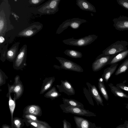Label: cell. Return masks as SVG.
<instances>
[{
    "label": "cell",
    "instance_id": "cell-1",
    "mask_svg": "<svg viewBox=\"0 0 128 128\" xmlns=\"http://www.w3.org/2000/svg\"><path fill=\"white\" fill-rule=\"evenodd\" d=\"M0 36H4L6 33L12 28L9 20L10 8L8 0L0 4Z\"/></svg>",
    "mask_w": 128,
    "mask_h": 128
},
{
    "label": "cell",
    "instance_id": "cell-2",
    "mask_svg": "<svg viewBox=\"0 0 128 128\" xmlns=\"http://www.w3.org/2000/svg\"><path fill=\"white\" fill-rule=\"evenodd\" d=\"M128 42L126 40H118L111 44L102 52V53L96 58L98 59L101 57L112 56L127 50V46Z\"/></svg>",
    "mask_w": 128,
    "mask_h": 128
},
{
    "label": "cell",
    "instance_id": "cell-3",
    "mask_svg": "<svg viewBox=\"0 0 128 128\" xmlns=\"http://www.w3.org/2000/svg\"><path fill=\"white\" fill-rule=\"evenodd\" d=\"M98 38V36L94 34H90L78 39L72 38L64 40L62 41V42L67 45L82 47L91 44Z\"/></svg>",
    "mask_w": 128,
    "mask_h": 128
},
{
    "label": "cell",
    "instance_id": "cell-4",
    "mask_svg": "<svg viewBox=\"0 0 128 128\" xmlns=\"http://www.w3.org/2000/svg\"><path fill=\"white\" fill-rule=\"evenodd\" d=\"M87 22L86 20L79 18H74L67 20L60 25L56 31V34H60L68 26L74 29H77L80 28L82 23Z\"/></svg>",
    "mask_w": 128,
    "mask_h": 128
},
{
    "label": "cell",
    "instance_id": "cell-5",
    "mask_svg": "<svg viewBox=\"0 0 128 128\" xmlns=\"http://www.w3.org/2000/svg\"><path fill=\"white\" fill-rule=\"evenodd\" d=\"M60 106L63 112L71 113L78 116H96V114L89 111L88 110L82 109L80 108L67 106L64 104H61Z\"/></svg>",
    "mask_w": 128,
    "mask_h": 128
},
{
    "label": "cell",
    "instance_id": "cell-6",
    "mask_svg": "<svg viewBox=\"0 0 128 128\" xmlns=\"http://www.w3.org/2000/svg\"><path fill=\"white\" fill-rule=\"evenodd\" d=\"M56 58L60 62V66H58V67H55L56 68L78 72L84 71L83 68L80 66L72 61L59 57H56Z\"/></svg>",
    "mask_w": 128,
    "mask_h": 128
},
{
    "label": "cell",
    "instance_id": "cell-7",
    "mask_svg": "<svg viewBox=\"0 0 128 128\" xmlns=\"http://www.w3.org/2000/svg\"><path fill=\"white\" fill-rule=\"evenodd\" d=\"M27 51V46L25 44L20 49L15 60L13 62V67L14 69L20 70L26 65Z\"/></svg>",
    "mask_w": 128,
    "mask_h": 128
},
{
    "label": "cell",
    "instance_id": "cell-8",
    "mask_svg": "<svg viewBox=\"0 0 128 128\" xmlns=\"http://www.w3.org/2000/svg\"><path fill=\"white\" fill-rule=\"evenodd\" d=\"M60 0H49L38 10L42 14H54L59 10L58 5Z\"/></svg>",
    "mask_w": 128,
    "mask_h": 128
},
{
    "label": "cell",
    "instance_id": "cell-9",
    "mask_svg": "<svg viewBox=\"0 0 128 128\" xmlns=\"http://www.w3.org/2000/svg\"><path fill=\"white\" fill-rule=\"evenodd\" d=\"M14 80V82L13 85H10L8 84V93H14L16 100L18 99L22 96L24 89L22 83L20 80L19 76L18 75L16 76Z\"/></svg>",
    "mask_w": 128,
    "mask_h": 128
},
{
    "label": "cell",
    "instance_id": "cell-10",
    "mask_svg": "<svg viewBox=\"0 0 128 128\" xmlns=\"http://www.w3.org/2000/svg\"><path fill=\"white\" fill-rule=\"evenodd\" d=\"M42 24L39 22H35L31 24L28 28L20 32L18 36L25 37H29L36 34L42 28Z\"/></svg>",
    "mask_w": 128,
    "mask_h": 128
},
{
    "label": "cell",
    "instance_id": "cell-11",
    "mask_svg": "<svg viewBox=\"0 0 128 128\" xmlns=\"http://www.w3.org/2000/svg\"><path fill=\"white\" fill-rule=\"evenodd\" d=\"M113 26L119 31L128 30V16L120 15L112 20Z\"/></svg>",
    "mask_w": 128,
    "mask_h": 128
},
{
    "label": "cell",
    "instance_id": "cell-12",
    "mask_svg": "<svg viewBox=\"0 0 128 128\" xmlns=\"http://www.w3.org/2000/svg\"><path fill=\"white\" fill-rule=\"evenodd\" d=\"M74 118L76 128H102L96 126L94 123H92L82 117L74 116Z\"/></svg>",
    "mask_w": 128,
    "mask_h": 128
},
{
    "label": "cell",
    "instance_id": "cell-13",
    "mask_svg": "<svg viewBox=\"0 0 128 128\" xmlns=\"http://www.w3.org/2000/svg\"><path fill=\"white\" fill-rule=\"evenodd\" d=\"M60 85L56 86L60 92H64L68 96H72L75 94V90L71 84L67 80H61Z\"/></svg>",
    "mask_w": 128,
    "mask_h": 128
},
{
    "label": "cell",
    "instance_id": "cell-14",
    "mask_svg": "<svg viewBox=\"0 0 128 128\" xmlns=\"http://www.w3.org/2000/svg\"><path fill=\"white\" fill-rule=\"evenodd\" d=\"M111 56H106L96 59L92 64V70L94 72L98 71L105 66L108 65Z\"/></svg>",
    "mask_w": 128,
    "mask_h": 128
},
{
    "label": "cell",
    "instance_id": "cell-15",
    "mask_svg": "<svg viewBox=\"0 0 128 128\" xmlns=\"http://www.w3.org/2000/svg\"><path fill=\"white\" fill-rule=\"evenodd\" d=\"M86 84L88 87V91L92 97H93L98 106L99 104L104 106L103 100L97 89L94 85L87 82Z\"/></svg>",
    "mask_w": 128,
    "mask_h": 128
},
{
    "label": "cell",
    "instance_id": "cell-16",
    "mask_svg": "<svg viewBox=\"0 0 128 128\" xmlns=\"http://www.w3.org/2000/svg\"><path fill=\"white\" fill-rule=\"evenodd\" d=\"M19 44V42H17L14 44L7 51L6 55V60L10 62H14L18 53Z\"/></svg>",
    "mask_w": 128,
    "mask_h": 128
},
{
    "label": "cell",
    "instance_id": "cell-17",
    "mask_svg": "<svg viewBox=\"0 0 128 128\" xmlns=\"http://www.w3.org/2000/svg\"><path fill=\"white\" fill-rule=\"evenodd\" d=\"M76 4L82 10L96 12L95 7L86 0H76Z\"/></svg>",
    "mask_w": 128,
    "mask_h": 128
},
{
    "label": "cell",
    "instance_id": "cell-18",
    "mask_svg": "<svg viewBox=\"0 0 128 128\" xmlns=\"http://www.w3.org/2000/svg\"><path fill=\"white\" fill-rule=\"evenodd\" d=\"M128 55V49L118 53L112 55L109 62L108 64L111 65L118 63Z\"/></svg>",
    "mask_w": 128,
    "mask_h": 128
},
{
    "label": "cell",
    "instance_id": "cell-19",
    "mask_svg": "<svg viewBox=\"0 0 128 128\" xmlns=\"http://www.w3.org/2000/svg\"><path fill=\"white\" fill-rule=\"evenodd\" d=\"M118 64H114L105 69L101 78L104 81L107 83L112 75L116 71Z\"/></svg>",
    "mask_w": 128,
    "mask_h": 128
},
{
    "label": "cell",
    "instance_id": "cell-20",
    "mask_svg": "<svg viewBox=\"0 0 128 128\" xmlns=\"http://www.w3.org/2000/svg\"><path fill=\"white\" fill-rule=\"evenodd\" d=\"M55 80V78L54 77L46 78L43 81L40 94H43L51 88Z\"/></svg>",
    "mask_w": 128,
    "mask_h": 128
},
{
    "label": "cell",
    "instance_id": "cell-21",
    "mask_svg": "<svg viewBox=\"0 0 128 128\" xmlns=\"http://www.w3.org/2000/svg\"><path fill=\"white\" fill-rule=\"evenodd\" d=\"M108 86L110 88L111 92L114 96L122 98L128 99V95L125 93L120 88L111 83H109Z\"/></svg>",
    "mask_w": 128,
    "mask_h": 128
},
{
    "label": "cell",
    "instance_id": "cell-22",
    "mask_svg": "<svg viewBox=\"0 0 128 128\" xmlns=\"http://www.w3.org/2000/svg\"><path fill=\"white\" fill-rule=\"evenodd\" d=\"M41 109L38 106L32 105L28 106L25 109V113L26 114H30L38 116L40 114Z\"/></svg>",
    "mask_w": 128,
    "mask_h": 128
},
{
    "label": "cell",
    "instance_id": "cell-23",
    "mask_svg": "<svg viewBox=\"0 0 128 128\" xmlns=\"http://www.w3.org/2000/svg\"><path fill=\"white\" fill-rule=\"evenodd\" d=\"M62 99L64 104L66 106H70L84 109L83 104L74 99L64 98H62Z\"/></svg>",
    "mask_w": 128,
    "mask_h": 128
},
{
    "label": "cell",
    "instance_id": "cell-24",
    "mask_svg": "<svg viewBox=\"0 0 128 128\" xmlns=\"http://www.w3.org/2000/svg\"><path fill=\"white\" fill-rule=\"evenodd\" d=\"M98 80V86L99 90L105 100L108 101L109 97L104 84V81L101 77L99 78Z\"/></svg>",
    "mask_w": 128,
    "mask_h": 128
},
{
    "label": "cell",
    "instance_id": "cell-25",
    "mask_svg": "<svg viewBox=\"0 0 128 128\" xmlns=\"http://www.w3.org/2000/svg\"><path fill=\"white\" fill-rule=\"evenodd\" d=\"M10 94L11 93H8L6 96L9 98V106L11 115L12 128H13V114L16 106L15 101L16 100L15 94H14V99L12 100L11 98Z\"/></svg>",
    "mask_w": 128,
    "mask_h": 128
},
{
    "label": "cell",
    "instance_id": "cell-26",
    "mask_svg": "<svg viewBox=\"0 0 128 128\" xmlns=\"http://www.w3.org/2000/svg\"><path fill=\"white\" fill-rule=\"evenodd\" d=\"M61 94L58 91L56 87L52 88L44 94V97L53 100L61 96Z\"/></svg>",
    "mask_w": 128,
    "mask_h": 128
},
{
    "label": "cell",
    "instance_id": "cell-27",
    "mask_svg": "<svg viewBox=\"0 0 128 128\" xmlns=\"http://www.w3.org/2000/svg\"><path fill=\"white\" fill-rule=\"evenodd\" d=\"M27 122L34 128H51L46 122L39 120L36 122L28 120Z\"/></svg>",
    "mask_w": 128,
    "mask_h": 128
},
{
    "label": "cell",
    "instance_id": "cell-28",
    "mask_svg": "<svg viewBox=\"0 0 128 128\" xmlns=\"http://www.w3.org/2000/svg\"><path fill=\"white\" fill-rule=\"evenodd\" d=\"M64 53L67 56L74 58H81L82 56L81 52L74 50H66Z\"/></svg>",
    "mask_w": 128,
    "mask_h": 128
},
{
    "label": "cell",
    "instance_id": "cell-29",
    "mask_svg": "<svg viewBox=\"0 0 128 128\" xmlns=\"http://www.w3.org/2000/svg\"><path fill=\"white\" fill-rule=\"evenodd\" d=\"M128 70V58L126 60L119 66L116 71L115 75L118 76L125 72Z\"/></svg>",
    "mask_w": 128,
    "mask_h": 128
},
{
    "label": "cell",
    "instance_id": "cell-30",
    "mask_svg": "<svg viewBox=\"0 0 128 128\" xmlns=\"http://www.w3.org/2000/svg\"><path fill=\"white\" fill-rule=\"evenodd\" d=\"M83 92L89 103L91 105L94 106V103L92 98V96L90 94L88 90L85 87L83 88Z\"/></svg>",
    "mask_w": 128,
    "mask_h": 128
},
{
    "label": "cell",
    "instance_id": "cell-31",
    "mask_svg": "<svg viewBox=\"0 0 128 128\" xmlns=\"http://www.w3.org/2000/svg\"><path fill=\"white\" fill-rule=\"evenodd\" d=\"M8 77L0 69V86L5 84L6 82V80Z\"/></svg>",
    "mask_w": 128,
    "mask_h": 128
},
{
    "label": "cell",
    "instance_id": "cell-32",
    "mask_svg": "<svg viewBox=\"0 0 128 128\" xmlns=\"http://www.w3.org/2000/svg\"><path fill=\"white\" fill-rule=\"evenodd\" d=\"M118 3L124 8L128 10V0H117Z\"/></svg>",
    "mask_w": 128,
    "mask_h": 128
},
{
    "label": "cell",
    "instance_id": "cell-33",
    "mask_svg": "<svg viewBox=\"0 0 128 128\" xmlns=\"http://www.w3.org/2000/svg\"><path fill=\"white\" fill-rule=\"evenodd\" d=\"M13 124L16 128H20L22 124L20 119L18 118H15L13 120Z\"/></svg>",
    "mask_w": 128,
    "mask_h": 128
},
{
    "label": "cell",
    "instance_id": "cell-34",
    "mask_svg": "<svg viewBox=\"0 0 128 128\" xmlns=\"http://www.w3.org/2000/svg\"><path fill=\"white\" fill-rule=\"evenodd\" d=\"M26 118L28 120H30L33 121L37 122L38 120L36 116L30 114H26L25 116Z\"/></svg>",
    "mask_w": 128,
    "mask_h": 128
},
{
    "label": "cell",
    "instance_id": "cell-35",
    "mask_svg": "<svg viewBox=\"0 0 128 128\" xmlns=\"http://www.w3.org/2000/svg\"><path fill=\"white\" fill-rule=\"evenodd\" d=\"M116 86L128 92V86L123 83L117 84Z\"/></svg>",
    "mask_w": 128,
    "mask_h": 128
},
{
    "label": "cell",
    "instance_id": "cell-36",
    "mask_svg": "<svg viewBox=\"0 0 128 128\" xmlns=\"http://www.w3.org/2000/svg\"><path fill=\"white\" fill-rule=\"evenodd\" d=\"M64 128H72L70 123L67 121L66 119L62 120Z\"/></svg>",
    "mask_w": 128,
    "mask_h": 128
},
{
    "label": "cell",
    "instance_id": "cell-37",
    "mask_svg": "<svg viewBox=\"0 0 128 128\" xmlns=\"http://www.w3.org/2000/svg\"><path fill=\"white\" fill-rule=\"evenodd\" d=\"M44 0H31L29 1L30 4H38L42 2Z\"/></svg>",
    "mask_w": 128,
    "mask_h": 128
},
{
    "label": "cell",
    "instance_id": "cell-38",
    "mask_svg": "<svg viewBox=\"0 0 128 128\" xmlns=\"http://www.w3.org/2000/svg\"><path fill=\"white\" fill-rule=\"evenodd\" d=\"M5 40L3 36H0V44H1L4 42Z\"/></svg>",
    "mask_w": 128,
    "mask_h": 128
},
{
    "label": "cell",
    "instance_id": "cell-39",
    "mask_svg": "<svg viewBox=\"0 0 128 128\" xmlns=\"http://www.w3.org/2000/svg\"><path fill=\"white\" fill-rule=\"evenodd\" d=\"M116 128H126V126L124 124H121L117 126Z\"/></svg>",
    "mask_w": 128,
    "mask_h": 128
},
{
    "label": "cell",
    "instance_id": "cell-40",
    "mask_svg": "<svg viewBox=\"0 0 128 128\" xmlns=\"http://www.w3.org/2000/svg\"><path fill=\"white\" fill-rule=\"evenodd\" d=\"M124 124L126 128H128V121L126 120L124 122Z\"/></svg>",
    "mask_w": 128,
    "mask_h": 128
},
{
    "label": "cell",
    "instance_id": "cell-41",
    "mask_svg": "<svg viewBox=\"0 0 128 128\" xmlns=\"http://www.w3.org/2000/svg\"><path fill=\"white\" fill-rule=\"evenodd\" d=\"M2 128H10V127L7 125H4L2 126Z\"/></svg>",
    "mask_w": 128,
    "mask_h": 128
},
{
    "label": "cell",
    "instance_id": "cell-42",
    "mask_svg": "<svg viewBox=\"0 0 128 128\" xmlns=\"http://www.w3.org/2000/svg\"><path fill=\"white\" fill-rule=\"evenodd\" d=\"M126 108L128 109V103L126 104Z\"/></svg>",
    "mask_w": 128,
    "mask_h": 128
},
{
    "label": "cell",
    "instance_id": "cell-43",
    "mask_svg": "<svg viewBox=\"0 0 128 128\" xmlns=\"http://www.w3.org/2000/svg\"><path fill=\"white\" fill-rule=\"evenodd\" d=\"M127 85L128 86V85Z\"/></svg>",
    "mask_w": 128,
    "mask_h": 128
}]
</instances>
